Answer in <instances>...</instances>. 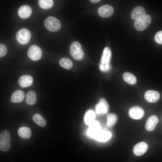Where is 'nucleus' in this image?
Instances as JSON below:
<instances>
[{"label":"nucleus","mask_w":162,"mask_h":162,"mask_svg":"<svg viewBox=\"0 0 162 162\" xmlns=\"http://www.w3.org/2000/svg\"><path fill=\"white\" fill-rule=\"evenodd\" d=\"M111 57V52L110 49L108 47L104 49L101 59V63L99 68L100 70L103 72H106L109 71L110 67V62Z\"/></svg>","instance_id":"1"},{"label":"nucleus","mask_w":162,"mask_h":162,"mask_svg":"<svg viewBox=\"0 0 162 162\" xmlns=\"http://www.w3.org/2000/svg\"><path fill=\"white\" fill-rule=\"evenodd\" d=\"M70 50L71 55L74 59L80 60L83 58L84 52L81 45L78 42H73L70 46Z\"/></svg>","instance_id":"2"},{"label":"nucleus","mask_w":162,"mask_h":162,"mask_svg":"<svg viewBox=\"0 0 162 162\" xmlns=\"http://www.w3.org/2000/svg\"><path fill=\"white\" fill-rule=\"evenodd\" d=\"M151 18L150 16L146 14L135 20L134 26L138 31H142L146 29L150 24Z\"/></svg>","instance_id":"3"},{"label":"nucleus","mask_w":162,"mask_h":162,"mask_svg":"<svg viewBox=\"0 0 162 162\" xmlns=\"http://www.w3.org/2000/svg\"><path fill=\"white\" fill-rule=\"evenodd\" d=\"M44 25L49 31L54 32L59 30L61 27V24L59 20L53 16H49L45 20Z\"/></svg>","instance_id":"4"},{"label":"nucleus","mask_w":162,"mask_h":162,"mask_svg":"<svg viewBox=\"0 0 162 162\" xmlns=\"http://www.w3.org/2000/svg\"><path fill=\"white\" fill-rule=\"evenodd\" d=\"M31 34L29 31L26 28H22L18 31L16 35V38L20 44H26L29 41Z\"/></svg>","instance_id":"5"},{"label":"nucleus","mask_w":162,"mask_h":162,"mask_svg":"<svg viewBox=\"0 0 162 162\" xmlns=\"http://www.w3.org/2000/svg\"><path fill=\"white\" fill-rule=\"evenodd\" d=\"M88 125L87 134L90 137L95 139L101 131L100 124L98 121L95 120Z\"/></svg>","instance_id":"6"},{"label":"nucleus","mask_w":162,"mask_h":162,"mask_svg":"<svg viewBox=\"0 0 162 162\" xmlns=\"http://www.w3.org/2000/svg\"><path fill=\"white\" fill-rule=\"evenodd\" d=\"M28 57L32 60L37 61L40 60L42 56L40 48L36 45H32L30 46L28 51Z\"/></svg>","instance_id":"7"},{"label":"nucleus","mask_w":162,"mask_h":162,"mask_svg":"<svg viewBox=\"0 0 162 162\" xmlns=\"http://www.w3.org/2000/svg\"><path fill=\"white\" fill-rule=\"evenodd\" d=\"M109 105L106 100L104 98H101L95 106L96 113L100 115L106 113L109 110Z\"/></svg>","instance_id":"8"},{"label":"nucleus","mask_w":162,"mask_h":162,"mask_svg":"<svg viewBox=\"0 0 162 162\" xmlns=\"http://www.w3.org/2000/svg\"><path fill=\"white\" fill-rule=\"evenodd\" d=\"M98 11L99 15L100 16L107 18L112 15L114 10L112 6L108 4H105L99 7Z\"/></svg>","instance_id":"9"},{"label":"nucleus","mask_w":162,"mask_h":162,"mask_svg":"<svg viewBox=\"0 0 162 162\" xmlns=\"http://www.w3.org/2000/svg\"><path fill=\"white\" fill-rule=\"evenodd\" d=\"M143 110L140 106H134L131 108L129 111V115L131 118L134 119H139L144 116Z\"/></svg>","instance_id":"10"},{"label":"nucleus","mask_w":162,"mask_h":162,"mask_svg":"<svg viewBox=\"0 0 162 162\" xmlns=\"http://www.w3.org/2000/svg\"><path fill=\"white\" fill-rule=\"evenodd\" d=\"M148 147V145L146 143L143 142H140L134 146L133 152L136 155L141 156L146 152Z\"/></svg>","instance_id":"11"},{"label":"nucleus","mask_w":162,"mask_h":162,"mask_svg":"<svg viewBox=\"0 0 162 162\" xmlns=\"http://www.w3.org/2000/svg\"><path fill=\"white\" fill-rule=\"evenodd\" d=\"M145 98L148 102L150 103H154L159 99L160 95L157 91L149 90L147 91L145 94Z\"/></svg>","instance_id":"12"},{"label":"nucleus","mask_w":162,"mask_h":162,"mask_svg":"<svg viewBox=\"0 0 162 162\" xmlns=\"http://www.w3.org/2000/svg\"><path fill=\"white\" fill-rule=\"evenodd\" d=\"M159 122L158 117L155 115L150 116L147 119L145 125L146 130L148 131H152L155 128Z\"/></svg>","instance_id":"13"},{"label":"nucleus","mask_w":162,"mask_h":162,"mask_svg":"<svg viewBox=\"0 0 162 162\" xmlns=\"http://www.w3.org/2000/svg\"><path fill=\"white\" fill-rule=\"evenodd\" d=\"M33 81V78L31 76L28 75H23L19 78L18 83L21 87L25 88L31 86Z\"/></svg>","instance_id":"14"},{"label":"nucleus","mask_w":162,"mask_h":162,"mask_svg":"<svg viewBox=\"0 0 162 162\" xmlns=\"http://www.w3.org/2000/svg\"><path fill=\"white\" fill-rule=\"evenodd\" d=\"M32 9L28 5H25L21 6L19 8L18 13L21 18L25 19L29 17L32 13Z\"/></svg>","instance_id":"15"},{"label":"nucleus","mask_w":162,"mask_h":162,"mask_svg":"<svg viewBox=\"0 0 162 162\" xmlns=\"http://www.w3.org/2000/svg\"><path fill=\"white\" fill-rule=\"evenodd\" d=\"M146 14L144 8L142 7L138 6L133 10L131 14V17L132 20H136Z\"/></svg>","instance_id":"16"},{"label":"nucleus","mask_w":162,"mask_h":162,"mask_svg":"<svg viewBox=\"0 0 162 162\" xmlns=\"http://www.w3.org/2000/svg\"><path fill=\"white\" fill-rule=\"evenodd\" d=\"M25 96L24 92L21 90H17L12 94L10 100L13 103H20L24 100Z\"/></svg>","instance_id":"17"},{"label":"nucleus","mask_w":162,"mask_h":162,"mask_svg":"<svg viewBox=\"0 0 162 162\" xmlns=\"http://www.w3.org/2000/svg\"><path fill=\"white\" fill-rule=\"evenodd\" d=\"M18 134L19 136L23 139H28L32 135L30 129L27 127H21L18 130Z\"/></svg>","instance_id":"18"},{"label":"nucleus","mask_w":162,"mask_h":162,"mask_svg":"<svg viewBox=\"0 0 162 162\" xmlns=\"http://www.w3.org/2000/svg\"><path fill=\"white\" fill-rule=\"evenodd\" d=\"M36 94L35 92L32 90L29 91L26 96V102L29 105L34 104L36 101Z\"/></svg>","instance_id":"19"},{"label":"nucleus","mask_w":162,"mask_h":162,"mask_svg":"<svg viewBox=\"0 0 162 162\" xmlns=\"http://www.w3.org/2000/svg\"><path fill=\"white\" fill-rule=\"evenodd\" d=\"M112 136L111 133L107 131H101L95 139L98 141L104 142L109 140Z\"/></svg>","instance_id":"20"},{"label":"nucleus","mask_w":162,"mask_h":162,"mask_svg":"<svg viewBox=\"0 0 162 162\" xmlns=\"http://www.w3.org/2000/svg\"><path fill=\"white\" fill-rule=\"evenodd\" d=\"M95 114L94 111L92 110L88 111L85 114L84 117L85 123L86 124L89 125L95 120Z\"/></svg>","instance_id":"21"},{"label":"nucleus","mask_w":162,"mask_h":162,"mask_svg":"<svg viewBox=\"0 0 162 162\" xmlns=\"http://www.w3.org/2000/svg\"><path fill=\"white\" fill-rule=\"evenodd\" d=\"M33 121L38 126L43 127L46 124V122L44 118L40 114L35 113L32 116Z\"/></svg>","instance_id":"22"},{"label":"nucleus","mask_w":162,"mask_h":162,"mask_svg":"<svg viewBox=\"0 0 162 162\" xmlns=\"http://www.w3.org/2000/svg\"><path fill=\"white\" fill-rule=\"evenodd\" d=\"M122 76L124 81L130 84L134 85L136 82V77L130 73L126 72L123 74Z\"/></svg>","instance_id":"23"},{"label":"nucleus","mask_w":162,"mask_h":162,"mask_svg":"<svg viewBox=\"0 0 162 162\" xmlns=\"http://www.w3.org/2000/svg\"><path fill=\"white\" fill-rule=\"evenodd\" d=\"M59 63L61 67L67 69H70L73 65V63L71 60L66 58H61L59 60Z\"/></svg>","instance_id":"24"},{"label":"nucleus","mask_w":162,"mask_h":162,"mask_svg":"<svg viewBox=\"0 0 162 162\" xmlns=\"http://www.w3.org/2000/svg\"><path fill=\"white\" fill-rule=\"evenodd\" d=\"M117 117L116 115L113 113L108 114L106 117V124L109 127L114 126L116 122Z\"/></svg>","instance_id":"25"},{"label":"nucleus","mask_w":162,"mask_h":162,"mask_svg":"<svg viewBox=\"0 0 162 162\" xmlns=\"http://www.w3.org/2000/svg\"><path fill=\"white\" fill-rule=\"evenodd\" d=\"M38 4L41 8L48 9L52 7L53 2L52 0H40L38 1Z\"/></svg>","instance_id":"26"},{"label":"nucleus","mask_w":162,"mask_h":162,"mask_svg":"<svg viewBox=\"0 0 162 162\" xmlns=\"http://www.w3.org/2000/svg\"><path fill=\"white\" fill-rule=\"evenodd\" d=\"M10 136V134L8 130H4L2 131L0 134V143L9 141Z\"/></svg>","instance_id":"27"},{"label":"nucleus","mask_w":162,"mask_h":162,"mask_svg":"<svg viewBox=\"0 0 162 162\" xmlns=\"http://www.w3.org/2000/svg\"><path fill=\"white\" fill-rule=\"evenodd\" d=\"M10 146L11 144L9 141L3 143H0V149L1 151H7L9 149Z\"/></svg>","instance_id":"28"},{"label":"nucleus","mask_w":162,"mask_h":162,"mask_svg":"<svg viewBox=\"0 0 162 162\" xmlns=\"http://www.w3.org/2000/svg\"><path fill=\"white\" fill-rule=\"evenodd\" d=\"M154 40L157 43L162 44V31L156 33L154 37Z\"/></svg>","instance_id":"29"},{"label":"nucleus","mask_w":162,"mask_h":162,"mask_svg":"<svg viewBox=\"0 0 162 162\" xmlns=\"http://www.w3.org/2000/svg\"><path fill=\"white\" fill-rule=\"evenodd\" d=\"M7 50L6 46L4 44H0V57H2L5 55Z\"/></svg>","instance_id":"30"},{"label":"nucleus","mask_w":162,"mask_h":162,"mask_svg":"<svg viewBox=\"0 0 162 162\" xmlns=\"http://www.w3.org/2000/svg\"><path fill=\"white\" fill-rule=\"evenodd\" d=\"M89 1L92 3H96L100 1V0H90Z\"/></svg>","instance_id":"31"},{"label":"nucleus","mask_w":162,"mask_h":162,"mask_svg":"<svg viewBox=\"0 0 162 162\" xmlns=\"http://www.w3.org/2000/svg\"><path fill=\"white\" fill-rule=\"evenodd\" d=\"M11 139H10L9 140V141H11Z\"/></svg>","instance_id":"32"}]
</instances>
